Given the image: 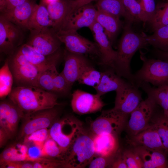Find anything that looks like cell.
<instances>
[{"mask_svg":"<svg viewBox=\"0 0 168 168\" xmlns=\"http://www.w3.org/2000/svg\"><path fill=\"white\" fill-rule=\"evenodd\" d=\"M126 21L118 45L117 57L113 69L118 75L124 77L135 85L133 76L130 69L131 61L138 49L144 47L148 44L146 34L135 33L131 27L132 22Z\"/></svg>","mask_w":168,"mask_h":168,"instance_id":"obj_1","label":"cell"},{"mask_svg":"<svg viewBox=\"0 0 168 168\" xmlns=\"http://www.w3.org/2000/svg\"><path fill=\"white\" fill-rule=\"evenodd\" d=\"M8 96L24 115L60 105L55 93L35 86H17Z\"/></svg>","mask_w":168,"mask_h":168,"instance_id":"obj_2","label":"cell"},{"mask_svg":"<svg viewBox=\"0 0 168 168\" xmlns=\"http://www.w3.org/2000/svg\"><path fill=\"white\" fill-rule=\"evenodd\" d=\"M93 136L84 130L75 139L63 155V167L82 168L95 156Z\"/></svg>","mask_w":168,"mask_h":168,"instance_id":"obj_3","label":"cell"},{"mask_svg":"<svg viewBox=\"0 0 168 168\" xmlns=\"http://www.w3.org/2000/svg\"><path fill=\"white\" fill-rule=\"evenodd\" d=\"M140 54L143 65L133 75L135 85L139 88L143 83H151L157 87L168 85V62L148 58L141 51Z\"/></svg>","mask_w":168,"mask_h":168,"instance_id":"obj_4","label":"cell"},{"mask_svg":"<svg viewBox=\"0 0 168 168\" xmlns=\"http://www.w3.org/2000/svg\"><path fill=\"white\" fill-rule=\"evenodd\" d=\"M83 130L82 123L72 117L56 120L52 124L49 129V136L61 149L62 158L73 141Z\"/></svg>","mask_w":168,"mask_h":168,"instance_id":"obj_5","label":"cell"},{"mask_svg":"<svg viewBox=\"0 0 168 168\" xmlns=\"http://www.w3.org/2000/svg\"><path fill=\"white\" fill-rule=\"evenodd\" d=\"M10 56L8 64L17 86L36 87L39 77L43 72L29 62L18 49Z\"/></svg>","mask_w":168,"mask_h":168,"instance_id":"obj_6","label":"cell"},{"mask_svg":"<svg viewBox=\"0 0 168 168\" xmlns=\"http://www.w3.org/2000/svg\"><path fill=\"white\" fill-rule=\"evenodd\" d=\"M128 116L114 108L103 110L91 122L90 130L93 135L110 133L118 136L125 128Z\"/></svg>","mask_w":168,"mask_h":168,"instance_id":"obj_7","label":"cell"},{"mask_svg":"<svg viewBox=\"0 0 168 168\" xmlns=\"http://www.w3.org/2000/svg\"><path fill=\"white\" fill-rule=\"evenodd\" d=\"M156 105L153 98L147 95V98L130 114L125 127L129 136L136 135L150 127Z\"/></svg>","mask_w":168,"mask_h":168,"instance_id":"obj_8","label":"cell"},{"mask_svg":"<svg viewBox=\"0 0 168 168\" xmlns=\"http://www.w3.org/2000/svg\"><path fill=\"white\" fill-rule=\"evenodd\" d=\"M56 35L66 49L75 54L94 55L100 58L99 49L95 42H92L79 34L76 31L60 30Z\"/></svg>","mask_w":168,"mask_h":168,"instance_id":"obj_9","label":"cell"},{"mask_svg":"<svg viewBox=\"0 0 168 168\" xmlns=\"http://www.w3.org/2000/svg\"><path fill=\"white\" fill-rule=\"evenodd\" d=\"M57 106L25 114L23 118L25 121L21 129L20 137L24 139L37 130L50 127L56 120L59 114Z\"/></svg>","mask_w":168,"mask_h":168,"instance_id":"obj_10","label":"cell"},{"mask_svg":"<svg viewBox=\"0 0 168 168\" xmlns=\"http://www.w3.org/2000/svg\"><path fill=\"white\" fill-rule=\"evenodd\" d=\"M138 88L126 82L115 91L116 95L113 108L118 111L128 115L142 100Z\"/></svg>","mask_w":168,"mask_h":168,"instance_id":"obj_11","label":"cell"},{"mask_svg":"<svg viewBox=\"0 0 168 168\" xmlns=\"http://www.w3.org/2000/svg\"><path fill=\"white\" fill-rule=\"evenodd\" d=\"M27 44L39 53L45 55L52 54L60 49L62 43L51 27L30 34Z\"/></svg>","mask_w":168,"mask_h":168,"instance_id":"obj_12","label":"cell"},{"mask_svg":"<svg viewBox=\"0 0 168 168\" xmlns=\"http://www.w3.org/2000/svg\"><path fill=\"white\" fill-rule=\"evenodd\" d=\"M105 105L101 96L77 89L72 95L71 107L73 111L82 115L100 111Z\"/></svg>","mask_w":168,"mask_h":168,"instance_id":"obj_13","label":"cell"},{"mask_svg":"<svg viewBox=\"0 0 168 168\" xmlns=\"http://www.w3.org/2000/svg\"><path fill=\"white\" fill-rule=\"evenodd\" d=\"M97 10L91 3L72 11L67 17L61 29L76 31L90 28L96 22Z\"/></svg>","mask_w":168,"mask_h":168,"instance_id":"obj_14","label":"cell"},{"mask_svg":"<svg viewBox=\"0 0 168 168\" xmlns=\"http://www.w3.org/2000/svg\"><path fill=\"white\" fill-rule=\"evenodd\" d=\"M23 112L9 98L0 104V129L7 134L9 139L15 134L19 122L23 118Z\"/></svg>","mask_w":168,"mask_h":168,"instance_id":"obj_15","label":"cell"},{"mask_svg":"<svg viewBox=\"0 0 168 168\" xmlns=\"http://www.w3.org/2000/svg\"><path fill=\"white\" fill-rule=\"evenodd\" d=\"M92 32L95 42L100 54L101 63L113 69L117 54L102 26L96 21L89 28Z\"/></svg>","mask_w":168,"mask_h":168,"instance_id":"obj_16","label":"cell"},{"mask_svg":"<svg viewBox=\"0 0 168 168\" xmlns=\"http://www.w3.org/2000/svg\"><path fill=\"white\" fill-rule=\"evenodd\" d=\"M18 49L29 62L42 72L52 66H56L62 55L60 49L52 54L45 55L27 44H23Z\"/></svg>","mask_w":168,"mask_h":168,"instance_id":"obj_17","label":"cell"},{"mask_svg":"<svg viewBox=\"0 0 168 168\" xmlns=\"http://www.w3.org/2000/svg\"><path fill=\"white\" fill-rule=\"evenodd\" d=\"M63 55L64 66L61 72L72 86L77 81L83 69L89 62L85 55L72 53L66 49Z\"/></svg>","mask_w":168,"mask_h":168,"instance_id":"obj_18","label":"cell"},{"mask_svg":"<svg viewBox=\"0 0 168 168\" xmlns=\"http://www.w3.org/2000/svg\"><path fill=\"white\" fill-rule=\"evenodd\" d=\"M37 4L28 0L22 4L1 13L5 19L21 29L28 30L30 19Z\"/></svg>","mask_w":168,"mask_h":168,"instance_id":"obj_19","label":"cell"},{"mask_svg":"<svg viewBox=\"0 0 168 168\" xmlns=\"http://www.w3.org/2000/svg\"><path fill=\"white\" fill-rule=\"evenodd\" d=\"M127 142L133 147L140 146L165 152L161 139L156 130L151 125L149 128L137 134L129 136Z\"/></svg>","mask_w":168,"mask_h":168,"instance_id":"obj_20","label":"cell"},{"mask_svg":"<svg viewBox=\"0 0 168 168\" xmlns=\"http://www.w3.org/2000/svg\"><path fill=\"white\" fill-rule=\"evenodd\" d=\"M73 0H57L47 4L52 22L51 27L55 31L61 29L72 9Z\"/></svg>","mask_w":168,"mask_h":168,"instance_id":"obj_21","label":"cell"},{"mask_svg":"<svg viewBox=\"0 0 168 168\" xmlns=\"http://www.w3.org/2000/svg\"><path fill=\"white\" fill-rule=\"evenodd\" d=\"M140 157L143 168H167V155L163 151L137 146L133 147Z\"/></svg>","mask_w":168,"mask_h":168,"instance_id":"obj_22","label":"cell"},{"mask_svg":"<svg viewBox=\"0 0 168 168\" xmlns=\"http://www.w3.org/2000/svg\"><path fill=\"white\" fill-rule=\"evenodd\" d=\"M93 140L96 155L111 156L119 150L117 136L110 133L93 135Z\"/></svg>","mask_w":168,"mask_h":168,"instance_id":"obj_23","label":"cell"},{"mask_svg":"<svg viewBox=\"0 0 168 168\" xmlns=\"http://www.w3.org/2000/svg\"><path fill=\"white\" fill-rule=\"evenodd\" d=\"M52 22L46 4L43 1L36 5L29 21L28 30L30 34L51 27Z\"/></svg>","mask_w":168,"mask_h":168,"instance_id":"obj_24","label":"cell"},{"mask_svg":"<svg viewBox=\"0 0 168 168\" xmlns=\"http://www.w3.org/2000/svg\"><path fill=\"white\" fill-rule=\"evenodd\" d=\"M121 77L113 69L102 72L99 82L93 87L96 91V94L101 96L108 92L116 91L125 82Z\"/></svg>","mask_w":168,"mask_h":168,"instance_id":"obj_25","label":"cell"},{"mask_svg":"<svg viewBox=\"0 0 168 168\" xmlns=\"http://www.w3.org/2000/svg\"><path fill=\"white\" fill-rule=\"evenodd\" d=\"M96 21L103 28L112 44L122 26L120 18L97 10Z\"/></svg>","mask_w":168,"mask_h":168,"instance_id":"obj_26","label":"cell"},{"mask_svg":"<svg viewBox=\"0 0 168 168\" xmlns=\"http://www.w3.org/2000/svg\"><path fill=\"white\" fill-rule=\"evenodd\" d=\"M28 149L25 144L14 145L7 148L0 154V165L11 161H29Z\"/></svg>","mask_w":168,"mask_h":168,"instance_id":"obj_27","label":"cell"},{"mask_svg":"<svg viewBox=\"0 0 168 168\" xmlns=\"http://www.w3.org/2000/svg\"><path fill=\"white\" fill-rule=\"evenodd\" d=\"M96 7L98 11L110 13L119 18L123 17L127 20L123 0H97Z\"/></svg>","mask_w":168,"mask_h":168,"instance_id":"obj_28","label":"cell"},{"mask_svg":"<svg viewBox=\"0 0 168 168\" xmlns=\"http://www.w3.org/2000/svg\"><path fill=\"white\" fill-rule=\"evenodd\" d=\"M151 125L156 130L161 140L165 152L168 155V118L163 112L152 118Z\"/></svg>","mask_w":168,"mask_h":168,"instance_id":"obj_29","label":"cell"},{"mask_svg":"<svg viewBox=\"0 0 168 168\" xmlns=\"http://www.w3.org/2000/svg\"><path fill=\"white\" fill-rule=\"evenodd\" d=\"M154 31L168 24V0H164L156 5L155 13L148 22Z\"/></svg>","mask_w":168,"mask_h":168,"instance_id":"obj_30","label":"cell"},{"mask_svg":"<svg viewBox=\"0 0 168 168\" xmlns=\"http://www.w3.org/2000/svg\"><path fill=\"white\" fill-rule=\"evenodd\" d=\"M127 17V21L132 22L142 21L144 24L147 20L142 6L138 0H123Z\"/></svg>","mask_w":168,"mask_h":168,"instance_id":"obj_31","label":"cell"},{"mask_svg":"<svg viewBox=\"0 0 168 168\" xmlns=\"http://www.w3.org/2000/svg\"><path fill=\"white\" fill-rule=\"evenodd\" d=\"M154 31L151 35L147 36L146 35L148 44L152 45L160 50L168 51V24Z\"/></svg>","mask_w":168,"mask_h":168,"instance_id":"obj_32","label":"cell"},{"mask_svg":"<svg viewBox=\"0 0 168 168\" xmlns=\"http://www.w3.org/2000/svg\"><path fill=\"white\" fill-rule=\"evenodd\" d=\"M12 74L7 59L0 69V97L3 99L8 96L12 90L13 82Z\"/></svg>","mask_w":168,"mask_h":168,"instance_id":"obj_33","label":"cell"},{"mask_svg":"<svg viewBox=\"0 0 168 168\" xmlns=\"http://www.w3.org/2000/svg\"><path fill=\"white\" fill-rule=\"evenodd\" d=\"M101 76V72L95 69L89 62L83 69L77 81L93 87L99 83Z\"/></svg>","mask_w":168,"mask_h":168,"instance_id":"obj_34","label":"cell"},{"mask_svg":"<svg viewBox=\"0 0 168 168\" xmlns=\"http://www.w3.org/2000/svg\"><path fill=\"white\" fill-rule=\"evenodd\" d=\"M56 66L53 65L42 72L40 74L36 87L46 91L55 93L54 86L53 78Z\"/></svg>","mask_w":168,"mask_h":168,"instance_id":"obj_35","label":"cell"},{"mask_svg":"<svg viewBox=\"0 0 168 168\" xmlns=\"http://www.w3.org/2000/svg\"><path fill=\"white\" fill-rule=\"evenodd\" d=\"M5 19L7 27V40L16 49L21 44L22 41V29L6 19Z\"/></svg>","mask_w":168,"mask_h":168,"instance_id":"obj_36","label":"cell"},{"mask_svg":"<svg viewBox=\"0 0 168 168\" xmlns=\"http://www.w3.org/2000/svg\"><path fill=\"white\" fill-rule=\"evenodd\" d=\"M43 157L59 158L62 160V151L56 142L49 136L45 142L42 149Z\"/></svg>","mask_w":168,"mask_h":168,"instance_id":"obj_37","label":"cell"},{"mask_svg":"<svg viewBox=\"0 0 168 168\" xmlns=\"http://www.w3.org/2000/svg\"><path fill=\"white\" fill-rule=\"evenodd\" d=\"M49 137V129L45 128L37 130L24 138V143L38 146L42 149L44 144Z\"/></svg>","mask_w":168,"mask_h":168,"instance_id":"obj_38","label":"cell"},{"mask_svg":"<svg viewBox=\"0 0 168 168\" xmlns=\"http://www.w3.org/2000/svg\"><path fill=\"white\" fill-rule=\"evenodd\" d=\"M7 27L5 18L1 15L0 16V52L11 55L16 49L6 40Z\"/></svg>","mask_w":168,"mask_h":168,"instance_id":"obj_39","label":"cell"},{"mask_svg":"<svg viewBox=\"0 0 168 168\" xmlns=\"http://www.w3.org/2000/svg\"><path fill=\"white\" fill-rule=\"evenodd\" d=\"M122 153L128 168H143L140 157L133 148L126 149Z\"/></svg>","mask_w":168,"mask_h":168,"instance_id":"obj_40","label":"cell"},{"mask_svg":"<svg viewBox=\"0 0 168 168\" xmlns=\"http://www.w3.org/2000/svg\"><path fill=\"white\" fill-rule=\"evenodd\" d=\"M53 83L55 93L67 94L70 91L72 86L62 73H58L57 70L54 74Z\"/></svg>","mask_w":168,"mask_h":168,"instance_id":"obj_41","label":"cell"},{"mask_svg":"<svg viewBox=\"0 0 168 168\" xmlns=\"http://www.w3.org/2000/svg\"><path fill=\"white\" fill-rule=\"evenodd\" d=\"M116 154L114 156L110 157L95 155L87 167L89 168H110Z\"/></svg>","mask_w":168,"mask_h":168,"instance_id":"obj_42","label":"cell"},{"mask_svg":"<svg viewBox=\"0 0 168 168\" xmlns=\"http://www.w3.org/2000/svg\"><path fill=\"white\" fill-rule=\"evenodd\" d=\"M33 168H54L63 167L62 161L54 159L45 158L39 161L32 162Z\"/></svg>","mask_w":168,"mask_h":168,"instance_id":"obj_43","label":"cell"},{"mask_svg":"<svg viewBox=\"0 0 168 168\" xmlns=\"http://www.w3.org/2000/svg\"><path fill=\"white\" fill-rule=\"evenodd\" d=\"M148 22L154 15L156 8L155 0H138Z\"/></svg>","mask_w":168,"mask_h":168,"instance_id":"obj_44","label":"cell"},{"mask_svg":"<svg viewBox=\"0 0 168 168\" xmlns=\"http://www.w3.org/2000/svg\"><path fill=\"white\" fill-rule=\"evenodd\" d=\"M27 155L29 161H39L44 158L42 156V148L35 145H30L28 147Z\"/></svg>","mask_w":168,"mask_h":168,"instance_id":"obj_45","label":"cell"},{"mask_svg":"<svg viewBox=\"0 0 168 168\" xmlns=\"http://www.w3.org/2000/svg\"><path fill=\"white\" fill-rule=\"evenodd\" d=\"M28 0H0L1 13L21 5Z\"/></svg>","mask_w":168,"mask_h":168,"instance_id":"obj_46","label":"cell"},{"mask_svg":"<svg viewBox=\"0 0 168 168\" xmlns=\"http://www.w3.org/2000/svg\"><path fill=\"white\" fill-rule=\"evenodd\" d=\"M0 168H33V164L30 161H11L0 165Z\"/></svg>","mask_w":168,"mask_h":168,"instance_id":"obj_47","label":"cell"},{"mask_svg":"<svg viewBox=\"0 0 168 168\" xmlns=\"http://www.w3.org/2000/svg\"><path fill=\"white\" fill-rule=\"evenodd\" d=\"M112 168H128L123 156L122 152L118 151L110 166Z\"/></svg>","mask_w":168,"mask_h":168,"instance_id":"obj_48","label":"cell"},{"mask_svg":"<svg viewBox=\"0 0 168 168\" xmlns=\"http://www.w3.org/2000/svg\"><path fill=\"white\" fill-rule=\"evenodd\" d=\"M94 0H73L71 12L81 7L91 3V2Z\"/></svg>","mask_w":168,"mask_h":168,"instance_id":"obj_49","label":"cell"},{"mask_svg":"<svg viewBox=\"0 0 168 168\" xmlns=\"http://www.w3.org/2000/svg\"><path fill=\"white\" fill-rule=\"evenodd\" d=\"M9 139L6 133L2 129H0V147H2Z\"/></svg>","mask_w":168,"mask_h":168,"instance_id":"obj_50","label":"cell"},{"mask_svg":"<svg viewBox=\"0 0 168 168\" xmlns=\"http://www.w3.org/2000/svg\"><path fill=\"white\" fill-rule=\"evenodd\" d=\"M156 53L160 58L168 62V51L158 50L156 51Z\"/></svg>","mask_w":168,"mask_h":168,"instance_id":"obj_51","label":"cell"},{"mask_svg":"<svg viewBox=\"0 0 168 168\" xmlns=\"http://www.w3.org/2000/svg\"><path fill=\"white\" fill-rule=\"evenodd\" d=\"M57 0H44L43 1L47 5L48 4Z\"/></svg>","mask_w":168,"mask_h":168,"instance_id":"obj_52","label":"cell"}]
</instances>
